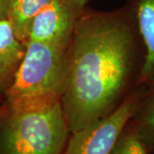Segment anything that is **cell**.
Wrapping results in <instances>:
<instances>
[{
    "label": "cell",
    "instance_id": "cell-1",
    "mask_svg": "<svg viewBox=\"0 0 154 154\" xmlns=\"http://www.w3.org/2000/svg\"><path fill=\"white\" fill-rule=\"evenodd\" d=\"M145 47L130 6L86 10L67 49L60 99L70 134L110 115L140 85Z\"/></svg>",
    "mask_w": 154,
    "mask_h": 154
},
{
    "label": "cell",
    "instance_id": "cell-2",
    "mask_svg": "<svg viewBox=\"0 0 154 154\" xmlns=\"http://www.w3.org/2000/svg\"><path fill=\"white\" fill-rule=\"evenodd\" d=\"M1 107L0 154H63L70 132L60 101Z\"/></svg>",
    "mask_w": 154,
    "mask_h": 154
},
{
    "label": "cell",
    "instance_id": "cell-3",
    "mask_svg": "<svg viewBox=\"0 0 154 154\" xmlns=\"http://www.w3.org/2000/svg\"><path fill=\"white\" fill-rule=\"evenodd\" d=\"M67 49L28 41L15 81L4 97L11 106H38L60 101L67 71Z\"/></svg>",
    "mask_w": 154,
    "mask_h": 154
},
{
    "label": "cell",
    "instance_id": "cell-4",
    "mask_svg": "<svg viewBox=\"0 0 154 154\" xmlns=\"http://www.w3.org/2000/svg\"><path fill=\"white\" fill-rule=\"evenodd\" d=\"M145 84H140L110 115L71 133L63 154H110L132 116Z\"/></svg>",
    "mask_w": 154,
    "mask_h": 154
},
{
    "label": "cell",
    "instance_id": "cell-5",
    "mask_svg": "<svg viewBox=\"0 0 154 154\" xmlns=\"http://www.w3.org/2000/svg\"><path fill=\"white\" fill-rule=\"evenodd\" d=\"M88 0H50L33 18L28 41L68 48Z\"/></svg>",
    "mask_w": 154,
    "mask_h": 154
},
{
    "label": "cell",
    "instance_id": "cell-6",
    "mask_svg": "<svg viewBox=\"0 0 154 154\" xmlns=\"http://www.w3.org/2000/svg\"><path fill=\"white\" fill-rule=\"evenodd\" d=\"M26 45L17 38L7 17L0 19V97H5L15 81Z\"/></svg>",
    "mask_w": 154,
    "mask_h": 154
},
{
    "label": "cell",
    "instance_id": "cell-7",
    "mask_svg": "<svg viewBox=\"0 0 154 154\" xmlns=\"http://www.w3.org/2000/svg\"><path fill=\"white\" fill-rule=\"evenodd\" d=\"M145 47L140 84L154 82V0H128Z\"/></svg>",
    "mask_w": 154,
    "mask_h": 154
},
{
    "label": "cell",
    "instance_id": "cell-8",
    "mask_svg": "<svg viewBox=\"0 0 154 154\" xmlns=\"http://www.w3.org/2000/svg\"><path fill=\"white\" fill-rule=\"evenodd\" d=\"M128 123L148 154H154V82L145 84Z\"/></svg>",
    "mask_w": 154,
    "mask_h": 154
},
{
    "label": "cell",
    "instance_id": "cell-9",
    "mask_svg": "<svg viewBox=\"0 0 154 154\" xmlns=\"http://www.w3.org/2000/svg\"><path fill=\"white\" fill-rule=\"evenodd\" d=\"M50 0H7V18L22 42L28 44L33 18Z\"/></svg>",
    "mask_w": 154,
    "mask_h": 154
},
{
    "label": "cell",
    "instance_id": "cell-10",
    "mask_svg": "<svg viewBox=\"0 0 154 154\" xmlns=\"http://www.w3.org/2000/svg\"><path fill=\"white\" fill-rule=\"evenodd\" d=\"M110 154H148V152L128 122Z\"/></svg>",
    "mask_w": 154,
    "mask_h": 154
},
{
    "label": "cell",
    "instance_id": "cell-11",
    "mask_svg": "<svg viewBox=\"0 0 154 154\" xmlns=\"http://www.w3.org/2000/svg\"><path fill=\"white\" fill-rule=\"evenodd\" d=\"M7 17V0H0V19Z\"/></svg>",
    "mask_w": 154,
    "mask_h": 154
},
{
    "label": "cell",
    "instance_id": "cell-12",
    "mask_svg": "<svg viewBox=\"0 0 154 154\" xmlns=\"http://www.w3.org/2000/svg\"><path fill=\"white\" fill-rule=\"evenodd\" d=\"M1 116H2V107L0 105V119H1Z\"/></svg>",
    "mask_w": 154,
    "mask_h": 154
}]
</instances>
